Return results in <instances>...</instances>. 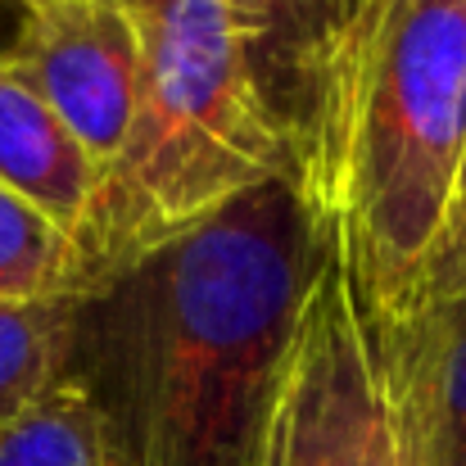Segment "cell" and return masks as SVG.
I'll return each instance as SVG.
<instances>
[{
	"label": "cell",
	"instance_id": "13",
	"mask_svg": "<svg viewBox=\"0 0 466 466\" xmlns=\"http://www.w3.org/2000/svg\"><path fill=\"white\" fill-rule=\"evenodd\" d=\"M18 5H23V9H32V5H46V0H18Z\"/></svg>",
	"mask_w": 466,
	"mask_h": 466
},
{
	"label": "cell",
	"instance_id": "7",
	"mask_svg": "<svg viewBox=\"0 0 466 466\" xmlns=\"http://www.w3.org/2000/svg\"><path fill=\"white\" fill-rule=\"evenodd\" d=\"M0 186L36 204L73 240H82L96 195L100 163L64 127L46 96L0 55Z\"/></svg>",
	"mask_w": 466,
	"mask_h": 466
},
{
	"label": "cell",
	"instance_id": "8",
	"mask_svg": "<svg viewBox=\"0 0 466 466\" xmlns=\"http://www.w3.org/2000/svg\"><path fill=\"white\" fill-rule=\"evenodd\" d=\"M77 295L0 304V431L68 376Z\"/></svg>",
	"mask_w": 466,
	"mask_h": 466
},
{
	"label": "cell",
	"instance_id": "12",
	"mask_svg": "<svg viewBox=\"0 0 466 466\" xmlns=\"http://www.w3.org/2000/svg\"><path fill=\"white\" fill-rule=\"evenodd\" d=\"M458 295H466V155H462L458 186H453L449 218H444L440 249H435L431 272H426V309H444Z\"/></svg>",
	"mask_w": 466,
	"mask_h": 466
},
{
	"label": "cell",
	"instance_id": "3",
	"mask_svg": "<svg viewBox=\"0 0 466 466\" xmlns=\"http://www.w3.org/2000/svg\"><path fill=\"white\" fill-rule=\"evenodd\" d=\"M141 36V91L127 141L100 177L77 240L86 286L195 231L263 181L295 177L227 0H123ZM299 181V177H295Z\"/></svg>",
	"mask_w": 466,
	"mask_h": 466
},
{
	"label": "cell",
	"instance_id": "2",
	"mask_svg": "<svg viewBox=\"0 0 466 466\" xmlns=\"http://www.w3.org/2000/svg\"><path fill=\"white\" fill-rule=\"evenodd\" d=\"M466 155V0H367L309 204L390 317L426 312V272Z\"/></svg>",
	"mask_w": 466,
	"mask_h": 466
},
{
	"label": "cell",
	"instance_id": "9",
	"mask_svg": "<svg viewBox=\"0 0 466 466\" xmlns=\"http://www.w3.org/2000/svg\"><path fill=\"white\" fill-rule=\"evenodd\" d=\"M86 290V263L77 240L50 222L36 204L0 186V304L59 299Z\"/></svg>",
	"mask_w": 466,
	"mask_h": 466
},
{
	"label": "cell",
	"instance_id": "10",
	"mask_svg": "<svg viewBox=\"0 0 466 466\" xmlns=\"http://www.w3.org/2000/svg\"><path fill=\"white\" fill-rule=\"evenodd\" d=\"M0 466H105L96 412L68 376L0 431Z\"/></svg>",
	"mask_w": 466,
	"mask_h": 466
},
{
	"label": "cell",
	"instance_id": "4",
	"mask_svg": "<svg viewBox=\"0 0 466 466\" xmlns=\"http://www.w3.org/2000/svg\"><path fill=\"white\" fill-rule=\"evenodd\" d=\"M426 344V312L390 317L376 309L358 286L339 227L321 218L317 268L272 385L254 466H431Z\"/></svg>",
	"mask_w": 466,
	"mask_h": 466
},
{
	"label": "cell",
	"instance_id": "11",
	"mask_svg": "<svg viewBox=\"0 0 466 466\" xmlns=\"http://www.w3.org/2000/svg\"><path fill=\"white\" fill-rule=\"evenodd\" d=\"M426 458L431 466H466V295L426 309Z\"/></svg>",
	"mask_w": 466,
	"mask_h": 466
},
{
	"label": "cell",
	"instance_id": "1",
	"mask_svg": "<svg viewBox=\"0 0 466 466\" xmlns=\"http://www.w3.org/2000/svg\"><path fill=\"white\" fill-rule=\"evenodd\" d=\"M317 249V208L277 177L77 295L68 380L105 466H254Z\"/></svg>",
	"mask_w": 466,
	"mask_h": 466
},
{
	"label": "cell",
	"instance_id": "6",
	"mask_svg": "<svg viewBox=\"0 0 466 466\" xmlns=\"http://www.w3.org/2000/svg\"><path fill=\"white\" fill-rule=\"evenodd\" d=\"M362 5L367 0H227L249 77L290 146L304 190L330 137Z\"/></svg>",
	"mask_w": 466,
	"mask_h": 466
},
{
	"label": "cell",
	"instance_id": "5",
	"mask_svg": "<svg viewBox=\"0 0 466 466\" xmlns=\"http://www.w3.org/2000/svg\"><path fill=\"white\" fill-rule=\"evenodd\" d=\"M105 167L118 158L141 91V36L123 0H46L23 9L0 50Z\"/></svg>",
	"mask_w": 466,
	"mask_h": 466
}]
</instances>
